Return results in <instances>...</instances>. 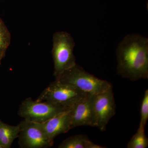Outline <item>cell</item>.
<instances>
[{"label": "cell", "instance_id": "cell-1", "mask_svg": "<svg viewBox=\"0 0 148 148\" xmlns=\"http://www.w3.org/2000/svg\"><path fill=\"white\" fill-rule=\"evenodd\" d=\"M117 74L132 81L148 79V38L138 34L126 35L116 50Z\"/></svg>", "mask_w": 148, "mask_h": 148}, {"label": "cell", "instance_id": "cell-2", "mask_svg": "<svg viewBox=\"0 0 148 148\" xmlns=\"http://www.w3.org/2000/svg\"><path fill=\"white\" fill-rule=\"evenodd\" d=\"M56 79L73 86L86 94L93 95L104 92L112 86L111 83L89 73L77 64L64 72Z\"/></svg>", "mask_w": 148, "mask_h": 148}, {"label": "cell", "instance_id": "cell-3", "mask_svg": "<svg viewBox=\"0 0 148 148\" xmlns=\"http://www.w3.org/2000/svg\"><path fill=\"white\" fill-rule=\"evenodd\" d=\"M75 46L73 38L68 32L61 31L53 34L52 54L54 63L53 75L56 79L76 65L73 52Z\"/></svg>", "mask_w": 148, "mask_h": 148}, {"label": "cell", "instance_id": "cell-4", "mask_svg": "<svg viewBox=\"0 0 148 148\" xmlns=\"http://www.w3.org/2000/svg\"><path fill=\"white\" fill-rule=\"evenodd\" d=\"M68 110L57 103L48 101H34L29 97L21 103L18 114L25 120L42 123Z\"/></svg>", "mask_w": 148, "mask_h": 148}, {"label": "cell", "instance_id": "cell-5", "mask_svg": "<svg viewBox=\"0 0 148 148\" xmlns=\"http://www.w3.org/2000/svg\"><path fill=\"white\" fill-rule=\"evenodd\" d=\"M87 94L73 86L56 79L46 88L36 100L53 102L69 109Z\"/></svg>", "mask_w": 148, "mask_h": 148}, {"label": "cell", "instance_id": "cell-6", "mask_svg": "<svg viewBox=\"0 0 148 148\" xmlns=\"http://www.w3.org/2000/svg\"><path fill=\"white\" fill-rule=\"evenodd\" d=\"M18 145L23 148L51 147L54 142L50 141L39 123L24 120L19 123Z\"/></svg>", "mask_w": 148, "mask_h": 148}, {"label": "cell", "instance_id": "cell-7", "mask_svg": "<svg viewBox=\"0 0 148 148\" xmlns=\"http://www.w3.org/2000/svg\"><path fill=\"white\" fill-rule=\"evenodd\" d=\"M94 95L87 94L69 109L71 129L82 126L97 127L93 107Z\"/></svg>", "mask_w": 148, "mask_h": 148}, {"label": "cell", "instance_id": "cell-8", "mask_svg": "<svg viewBox=\"0 0 148 148\" xmlns=\"http://www.w3.org/2000/svg\"><path fill=\"white\" fill-rule=\"evenodd\" d=\"M93 107L97 127L106 130L107 125L116 113V103L112 85L104 92L94 95Z\"/></svg>", "mask_w": 148, "mask_h": 148}, {"label": "cell", "instance_id": "cell-9", "mask_svg": "<svg viewBox=\"0 0 148 148\" xmlns=\"http://www.w3.org/2000/svg\"><path fill=\"white\" fill-rule=\"evenodd\" d=\"M39 123L48 138L53 142L56 136L71 129L69 109Z\"/></svg>", "mask_w": 148, "mask_h": 148}, {"label": "cell", "instance_id": "cell-10", "mask_svg": "<svg viewBox=\"0 0 148 148\" xmlns=\"http://www.w3.org/2000/svg\"><path fill=\"white\" fill-rule=\"evenodd\" d=\"M58 148H105L91 142L87 136L78 134L69 137L60 143Z\"/></svg>", "mask_w": 148, "mask_h": 148}, {"label": "cell", "instance_id": "cell-11", "mask_svg": "<svg viewBox=\"0 0 148 148\" xmlns=\"http://www.w3.org/2000/svg\"><path fill=\"white\" fill-rule=\"evenodd\" d=\"M19 125H11L0 120V145L3 148H9L15 139L18 137Z\"/></svg>", "mask_w": 148, "mask_h": 148}, {"label": "cell", "instance_id": "cell-12", "mask_svg": "<svg viewBox=\"0 0 148 148\" xmlns=\"http://www.w3.org/2000/svg\"><path fill=\"white\" fill-rule=\"evenodd\" d=\"M10 33L3 21L0 18V60L5 56L11 43Z\"/></svg>", "mask_w": 148, "mask_h": 148}, {"label": "cell", "instance_id": "cell-13", "mask_svg": "<svg viewBox=\"0 0 148 148\" xmlns=\"http://www.w3.org/2000/svg\"><path fill=\"white\" fill-rule=\"evenodd\" d=\"M148 146V139L145 132V128L139 127L127 145V148H146Z\"/></svg>", "mask_w": 148, "mask_h": 148}, {"label": "cell", "instance_id": "cell-14", "mask_svg": "<svg viewBox=\"0 0 148 148\" xmlns=\"http://www.w3.org/2000/svg\"><path fill=\"white\" fill-rule=\"evenodd\" d=\"M141 119L139 127L145 128L148 119V90L145 92L141 106Z\"/></svg>", "mask_w": 148, "mask_h": 148}, {"label": "cell", "instance_id": "cell-15", "mask_svg": "<svg viewBox=\"0 0 148 148\" xmlns=\"http://www.w3.org/2000/svg\"><path fill=\"white\" fill-rule=\"evenodd\" d=\"M0 148H3V147L1 145H0Z\"/></svg>", "mask_w": 148, "mask_h": 148}, {"label": "cell", "instance_id": "cell-16", "mask_svg": "<svg viewBox=\"0 0 148 148\" xmlns=\"http://www.w3.org/2000/svg\"><path fill=\"white\" fill-rule=\"evenodd\" d=\"M1 60H0V65H1Z\"/></svg>", "mask_w": 148, "mask_h": 148}]
</instances>
